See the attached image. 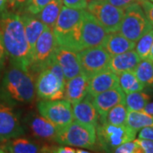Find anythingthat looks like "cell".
<instances>
[{
    "mask_svg": "<svg viewBox=\"0 0 153 153\" xmlns=\"http://www.w3.org/2000/svg\"><path fill=\"white\" fill-rule=\"evenodd\" d=\"M0 38L11 63L29 71L32 64V51L21 15L15 11L2 12Z\"/></svg>",
    "mask_w": 153,
    "mask_h": 153,
    "instance_id": "obj_1",
    "label": "cell"
},
{
    "mask_svg": "<svg viewBox=\"0 0 153 153\" xmlns=\"http://www.w3.org/2000/svg\"><path fill=\"white\" fill-rule=\"evenodd\" d=\"M35 96V81L30 71L11 63L0 83V100L13 106L30 104Z\"/></svg>",
    "mask_w": 153,
    "mask_h": 153,
    "instance_id": "obj_2",
    "label": "cell"
},
{
    "mask_svg": "<svg viewBox=\"0 0 153 153\" xmlns=\"http://www.w3.org/2000/svg\"><path fill=\"white\" fill-rule=\"evenodd\" d=\"M83 10L62 6L55 22L53 33L59 46L79 52L83 49L82 43V21Z\"/></svg>",
    "mask_w": 153,
    "mask_h": 153,
    "instance_id": "obj_3",
    "label": "cell"
},
{
    "mask_svg": "<svg viewBox=\"0 0 153 153\" xmlns=\"http://www.w3.org/2000/svg\"><path fill=\"white\" fill-rule=\"evenodd\" d=\"M56 142L84 149H93L96 145V128L77 121L60 128Z\"/></svg>",
    "mask_w": 153,
    "mask_h": 153,
    "instance_id": "obj_4",
    "label": "cell"
},
{
    "mask_svg": "<svg viewBox=\"0 0 153 153\" xmlns=\"http://www.w3.org/2000/svg\"><path fill=\"white\" fill-rule=\"evenodd\" d=\"M153 27L139 2L124 9L119 33L133 42L137 41Z\"/></svg>",
    "mask_w": 153,
    "mask_h": 153,
    "instance_id": "obj_5",
    "label": "cell"
},
{
    "mask_svg": "<svg viewBox=\"0 0 153 153\" xmlns=\"http://www.w3.org/2000/svg\"><path fill=\"white\" fill-rule=\"evenodd\" d=\"M136 133L127 124L114 125L99 123L96 126V144L105 152H113L122 144L134 140Z\"/></svg>",
    "mask_w": 153,
    "mask_h": 153,
    "instance_id": "obj_6",
    "label": "cell"
},
{
    "mask_svg": "<svg viewBox=\"0 0 153 153\" xmlns=\"http://www.w3.org/2000/svg\"><path fill=\"white\" fill-rule=\"evenodd\" d=\"M86 9L107 33L119 32L124 9L102 0H88Z\"/></svg>",
    "mask_w": 153,
    "mask_h": 153,
    "instance_id": "obj_7",
    "label": "cell"
},
{
    "mask_svg": "<svg viewBox=\"0 0 153 153\" xmlns=\"http://www.w3.org/2000/svg\"><path fill=\"white\" fill-rule=\"evenodd\" d=\"M57 46L58 44L52 29L47 27L40 35L35 44L29 71L40 72L45 69L53 60Z\"/></svg>",
    "mask_w": 153,
    "mask_h": 153,
    "instance_id": "obj_8",
    "label": "cell"
},
{
    "mask_svg": "<svg viewBox=\"0 0 153 153\" xmlns=\"http://www.w3.org/2000/svg\"><path fill=\"white\" fill-rule=\"evenodd\" d=\"M39 114L51 123L63 128L74 120L71 104L66 99L60 100H43L38 104Z\"/></svg>",
    "mask_w": 153,
    "mask_h": 153,
    "instance_id": "obj_9",
    "label": "cell"
},
{
    "mask_svg": "<svg viewBox=\"0 0 153 153\" xmlns=\"http://www.w3.org/2000/svg\"><path fill=\"white\" fill-rule=\"evenodd\" d=\"M65 84L50 69L45 68L39 72L35 82L36 94L42 100L64 99Z\"/></svg>",
    "mask_w": 153,
    "mask_h": 153,
    "instance_id": "obj_10",
    "label": "cell"
},
{
    "mask_svg": "<svg viewBox=\"0 0 153 153\" xmlns=\"http://www.w3.org/2000/svg\"><path fill=\"white\" fill-rule=\"evenodd\" d=\"M82 71L88 77L108 68L111 55L103 46L86 48L78 52Z\"/></svg>",
    "mask_w": 153,
    "mask_h": 153,
    "instance_id": "obj_11",
    "label": "cell"
},
{
    "mask_svg": "<svg viewBox=\"0 0 153 153\" xmlns=\"http://www.w3.org/2000/svg\"><path fill=\"white\" fill-rule=\"evenodd\" d=\"M23 134L25 128L16 111L10 105L0 103V143Z\"/></svg>",
    "mask_w": 153,
    "mask_h": 153,
    "instance_id": "obj_12",
    "label": "cell"
},
{
    "mask_svg": "<svg viewBox=\"0 0 153 153\" xmlns=\"http://www.w3.org/2000/svg\"><path fill=\"white\" fill-rule=\"evenodd\" d=\"M108 33L91 13L83 10L82 21V43L83 49L102 46Z\"/></svg>",
    "mask_w": 153,
    "mask_h": 153,
    "instance_id": "obj_13",
    "label": "cell"
},
{
    "mask_svg": "<svg viewBox=\"0 0 153 153\" xmlns=\"http://www.w3.org/2000/svg\"><path fill=\"white\" fill-rule=\"evenodd\" d=\"M54 59L61 67L66 80H69L82 72L79 55L76 51L58 45Z\"/></svg>",
    "mask_w": 153,
    "mask_h": 153,
    "instance_id": "obj_14",
    "label": "cell"
},
{
    "mask_svg": "<svg viewBox=\"0 0 153 153\" xmlns=\"http://www.w3.org/2000/svg\"><path fill=\"white\" fill-rule=\"evenodd\" d=\"M26 123L34 136L45 140L55 141L60 128L43 116L33 113L27 117Z\"/></svg>",
    "mask_w": 153,
    "mask_h": 153,
    "instance_id": "obj_15",
    "label": "cell"
},
{
    "mask_svg": "<svg viewBox=\"0 0 153 153\" xmlns=\"http://www.w3.org/2000/svg\"><path fill=\"white\" fill-rule=\"evenodd\" d=\"M93 98L92 102L100 115V121H102L112 107L121 103H124L125 93L123 91L120 86H117L99 94Z\"/></svg>",
    "mask_w": 153,
    "mask_h": 153,
    "instance_id": "obj_16",
    "label": "cell"
},
{
    "mask_svg": "<svg viewBox=\"0 0 153 153\" xmlns=\"http://www.w3.org/2000/svg\"><path fill=\"white\" fill-rule=\"evenodd\" d=\"M117 86H119L117 74L110 70L109 68H106L89 77L88 95L92 98L99 94Z\"/></svg>",
    "mask_w": 153,
    "mask_h": 153,
    "instance_id": "obj_17",
    "label": "cell"
},
{
    "mask_svg": "<svg viewBox=\"0 0 153 153\" xmlns=\"http://www.w3.org/2000/svg\"><path fill=\"white\" fill-rule=\"evenodd\" d=\"M89 77L84 73L80 72L78 75L66 80L64 89V99L71 104L82 100L88 95Z\"/></svg>",
    "mask_w": 153,
    "mask_h": 153,
    "instance_id": "obj_18",
    "label": "cell"
},
{
    "mask_svg": "<svg viewBox=\"0 0 153 153\" xmlns=\"http://www.w3.org/2000/svg\"><path fill=\"white\" fill-rule=\"evenodd\" d=\"M89 99L90 96L87 95L82 100L72 104L73 117L74 120L79 123L90 124L96 128L100 123V115Z\"/></svg>",
    "mask_w": 153,
    "mask_h": 153,
    "instance_id": "obj_19",
    "label": "cell"
},
{
    "mask_svg": "<svg viewBox=\"0 0 153 153\" xmlns=\"http://www.w3.org/2000/svg\"><path fill=\"white\" fill-rule=\"evenodd\" d=\"M140 60L141 59L137 54L136 50L132 49L119 55L111 56L108 68L116 74L124 71H134Z\"/></svg>",
    "mask_w": 153,
    "mask_h": 153,
    "instance_id": "obj_20",
    "label": "cell"
},
{
    "mask_svg": "<svg viewBox=\"0 0 153 153\" xmlns=\"http://www.w3.org/2000/svg\"><path fill=\"white\" fill-rule=\"evenodd\" d=\"M135 42L129 40L117 32L108 33L102 44L103 48L111 56H114L132 50L135 48Z\"/></svg>",
    "mask_w": 153,
    "mask_h": 153,
    "instance_id": "obj_21",
    "label": "cell"
},
{
    "mask_svg": "<svg viewBox=\"0 0 153 153\" xmlns=\"http://www.w3.org/2000/svg\"><path fill=\"white\" fill-rule=\"evenodd\" d=\"M21 16L24 24L26 36L32 51V58H33V53L35 44L37 43L38 38L40 37V35L48 27L44 22H41L36 16L31 15L27 12L25 14L21 15Z\"/></svg>",
    "mask_w": 153,
    "mask_h": 153,
    "instance_id": "obj_22",
    "label": "cell"
},
{
    "mask_svg": "<svg viewBox=\"0 0 153 153\" xmlns=\"http://www.w3.org/2000/svg\"><path fill=\"white\" fill-rule=\"evenodd\" d=\"M1 152L11 153H36L42 152L38 144L30 140L17 137L6 141L5 144L0 147Z\"/></svg>",
    "mask_w": 153,
    "mask_h": 153,
    "instance_id": "obj_23",
    "label": "cell"
},
{
    "mask_svg": "<svg viewBox=\"0 0 153 153\" xmlns=\"http://www.w3.org/2000/svg\"><path fill=\"white\" fill-rule=\"evenodd\" d=\"M63 6L62 0H50L36 16L49 28L54 27Z\"/></svg>",
    "mask_w": 153,
    "mask_h": 153,
    "instance_id": "obj_24",
    "label": "cell"
},
{
    "mask_svg": "<svg viewBox=\"0 0 153 153\" xmlns=\"http://www.w3.org/2000/svg\"><path fill=\"white\" fill-rule=\"evenodd\" d=\"M126 124L133 130L138 132L143 128L152 127L153 116L144 111H128Z\"/></svg>",
    "mask_w": 153,
    "mask_h": 153,
    "instance_id": "obj_25",
    "label": "cell"
},
{
    "mask_svg": "<svg viewBox=\"0 0 153 153\" xmlns=\"http://www.w3.org/2000/svg\"><path fill=\"white\" fill-rule=\"evenodd\" d=\"M117 76L119 86L125 94L141 91L145 88V85L138 79L134 71L121 72Z\"/></svg>",
    "mask_w": 153,
    "mask_h": 153,
    "instance_id": "obj_26",
    "label": "cell"
},
{
    "mask_svg": "<svg viewBox=\"0 0 153 153\" xmlns=\"http://www.w3.org/2000/svg\"><path fill=\"white\" fill-rule=\"evenodd\" d=\"M134 73L138 79L145 87L153 88V61L149 59L140 60L134 69Z\"/></svg>",
    "mask_w": 153,
    "mask_h": 153,
    "instance_id": "obj_27",
    "label": "cell"
},
{
    "mask_svg": "<svg viewBox=\"0 0 153 153\" xmlns=\"http://www.w3.org/2000/svg\"><path fill=\"white\" fill-rule=\"evenodd\" d=\"M150 100L151 96L141 90L126 94L124 103L128 111H143Z\"/></svg>",
    "mask_w": 153,
    "mask_h": 153,
    "instance_id": "obj_28",
    "label": "cell"
},
{
    "mask_svg": "<svg viewBox=\"0 0 153 153\" xmlns=\"http://www.w3.org/2000/svg\"><path fill=\"white\" fill-rule=\"evenodd\" d=\"M128 110L126 107L125 103L115 105L107 112L105 115V118L102 121H100V123H107L114 125H123L126 124L127 121V116H128Z\"/></svg>",
    "mask_w": 153,
    "mask_h": 153,
    "instance_id": "obj_29",
    "label": "cell"
},
{
    "mask_svg": "<svg viewBox=\"0 0 153 153\" xmlns=\"http://www.w3.org/2000/svg\"><path fill=\"white\" fill-rule=\"evenodd\" d=\"M153 44V27L137 41L135 50L141 60L148 59Z\"/></svg>",
    "mask_w": 153,
    "mask_h": 153,
    "instance_id": "obj_30",
    "label": "cell"
},
{
    "mask_svg": "<svg viewBox=\"0 0 153 153\" xmlns=\"http://www.w3.org/2000/svg\"><path fill=\"white\" fill-rule=\"evenodd\" d=\"M50 0H27L23 9L27 13L37 16L40 11L48 4Z\"/></svg>",
    "mask_w": 153,
    "mask_h": 153,
    "instance_id": "obj_31",
    "label": "cell"
},
{
    "mask_svg": "<svg viewBox=\"0 0 153 153\" xmlns=\"http://www.w3.org/2000/svg\"><path fill=\"white\" fill-rule=\"evenodd\" d=\"M113 152L116 153H140V148L135 142V140H130L123 143L116 148Z\"/></svg>",
    "mask_w": 153,
    "mask_h": 153,
    "instance_id": "obj_32",
    "label": "cell"
},
{
    "mask_svg": "<svg viewBox=\"0 0 153 153\" xmlns=\"http://www.w3.org/2000/svg\"><path fill=\"white\" fill-rule=\"evenodd\" d=\"M134 140L140 148L141 152L153 153V140L148 139H142V138H139Z\"/></svg>",
    "mask_w": 153,
    "mask_h": 153,
    "instance_id": "obj_33",
    "label": "cell"
},
{
    "mask_svg": "<svg viewBox=\"0 0 153 153\" xmlns=\"http://www.w3.org/2000/svg\"><path fill=\"white\" fill-rule=\"evenodd\" d=\"M66 7L76 10H85L87 8L88 0H62Z\"/></svg>",
    "mask_w": 153,
    "mask_h": 153,
    "instance_id": "obj_34",
    "label": "cell"
},
{
    "mask_svg": "<svg viewBox=\"0 0 153 153\" xmlns=\"http://www.w3.org/2000/svg\"><path fill=\"white\" fill-rule=\"evenodd\" d=\"M139 3L142 7L148 20L153 25V2L150 0H140Z\"/></svg>",
    "mask_w": 153,
    "mask_h": 153,
    "instance_id": "obj_35",
    "label": "cell"
},
{
    "mask_svg": "<svg viewBox=\"0 0 153 153\" xmlns=\"http://www.w3.org/2000/svg\"><path fill=\"white\" fill-rule=\"evenodd\" d=\"M27 0H7V6L12 11L20 10L24 8Z\"/></svg>",
    "mask_w": 153,
    "mask_h": 153,
    "instance_id": "obj_36",
    "label": "cell"
},
{
    "mask_svg": "<svg viewBox=\"0 0 153 153\" xmlns=\"http://www.w3.org/2000/svg\"><path fill=\"white\" fill-rule=\"evenodd\" d=\"M102 1H105L107 3H110V4L117 6V7L122 8V9H125L126 7H128L134 3L139 2L140 0H102Z\"/></svg>",
    "mask_w": 153,
    "mask_h": 153,
    "instance_id": "obj_37",
    "label": "cell"
},
{
    "mask_svg": "<svg viewBox=\"0 0 153 153\" xmlns=\"http://www.w3.org/2000/svg\"><path fill=\"white\" fill-rule=\"evenodd\" d=\"M139 138L148 139L153 140V126L152 127H146L140 129L139 133Z\"/></svg>",
    "mask_w": 153,
    "mask_h": 153,
    "instance_id": "obj_38",
    "label": "cell"
},
{
    "mask_svg": "<svg viewBox=\"0 0 153 153\" xmlns=\"http://www.w3.org/2000/svg\"><path fill=\"white\" fill-rule=\"evenodd\" d=\"M5 50L2 44V40L0 38V73L3 70V67L4 65V59H5Z\"/></svg>",
    "mask_w": 153,
    "mask_h": 153,
    "instance_id": "obj_39",
    "label": "cell"
},
{
    "mask_svg": "<svg viewBox=\"0 0 153 153\" xmlns=\"http://www.w3.org/2000/svg\"><path fill=\"white\" fill-rule=\"evenodd\" d=\"M55 150L54 152L58 153H75L76 152V149L74 148L70 147V146H61V147L55 148Z\"/></svg>",
    "mask_w": 153,
    "mask_h": 153,
    "instance_id": "obj_40",
    "label": "cell"
},
{
    "mask_svg": "<svg viewBox=\"0 0 153 153\" xmlns=\"http://www.w3.org/2000/svg\"><path fill=\"white\" fill-rule=\"evenodd\" d=\"M144 111H146L148 114L153 116V101L152 102H148L146 105L145 106V108L143 109Z\"/></svg>",
    "mask_w": 153,
    "mask_h": 153,
    "instance_id": "obj_41",
    "label": "cell"
},
{
    "mask_svg": "<svg viewBox=\"0 0 153 153\" xmlns=\"http://www.w3.org/2000/svg\"><path fill=\"white\" fill-rule=\"evenodd\" d=\"M7 7V0H0V13L4 12Z\"/></svg>",
    "mask_w": 153,
    "mask_h": 153,
    "instance_id": "obj_42",
    "label": "cell"
},
{
    "mask_svg": "<svg viewBox=\"0 0 153 153\" xmlns=\"http://www.w3.org/2000/svg\"><path fill=\"white\" fill-rule=\"evenodd\" d=\"M148 59L153 61V44H152V49H151V52H150L149 56H148Z\"/></svg>",
    "mask_w": 153,
    "mask_h": 153,
    "instance_id": "obj_43",
    "label": "cell"
},
{
    "mask_svg": "<svg viewBox=\"0 0 153 153\" xmlns=\"http://www.w3.org/2000/svg\"><path fill=\"white\" fill-rule=\"evenodd\" d=\"M76 153H88L89 152L88 151H82V150H76Z\"/></svg>",
    "mask_w": 153,
    "mask_h": 153,
    "instance_id": "obj_44",
    "label": "cell"
},
{
    "mask_svg": "<svg viewBox=\"0 0 153 153\" xmlns=\"http://www.w3.org/2000/svg\"><path fill=\"white\" fill-rule=\"evenodd\" d=\"M150 1H152V2H153V0H150Z\"/></svg>",
    "mask_w": 153,
    "mask_h": 153,
    "instance_id": "obj_45",
    "label": "cell"
}]
</instances>
